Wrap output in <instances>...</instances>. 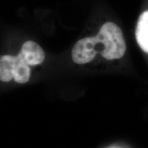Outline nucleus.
<instances>
[{"label": "nucleus", "instance_id": "nucleus-1", "mask_svg": "<svg viewBox=\"0 0 148 148\" xmlns=\"http://www.w3.org/2000/svg\"><path fill=\"white\" fill-rule=\"evenodd\" d=\"M98 41L103 46L101 54L107 60L121 58L125 54L126 45L120 27L112 22L104 23L97 36Z\"/></svg>", "mask_w": 148, "mask_h": 148}, {"label": "nucleus", "instance_id": "nucleus-2", "mask_svg": "<svg viewBox=\"0 0 148 148\" xmlns=\"http://www.w3.org/2000/svg\"><path fill=\"white\" fill-rule=\"evenodd\" d=\"M97 39L96 36L86 37L78 40L72 49V59L76 64L88 63L93 60L97 50Z\"/></svg>", "mask_w": 148, "mask_h": 148}, {"label": "nucleus", "instance_id": "nucleus-3", "mask_svg": "<svg viewBox=\"0 0 148 148\" xmlns=\"http://www.w3.org/2000/svg\"><path fill=\"white\" fill-rule=\"evenodd\" d=\"M18 57L28 65H36L43 62L45 54L43 49L34 41L25 42L22 46Z\"/></svg>", "mask_w": 148, "mask_h": 148}, {"label": "nucleus", "instance_id": "nucleus-4", "mask_svg": "<svg viewBox=\"0 0 148 148\" xmlns=\"http://www.w3.org/2000/svg\"><path fill=\"white\" fill-rule=\"evenodd\" d=\"M135 35L140 47L148 53V10L143 12L139 16Z\"/></svg>", "mask_w": 148, "mask_h": 148}, {"label": "nucleus", "instance_id": "nucleus-5", "mask_svg": "<svg viewBox=\"0 0 148 148\" xmlns=\"http://www.w3.org/2000/svg\"><path fill=\"white\" fill-rule=\"evenodd\" d=\"M16 56L10 55L1 56L0 58V79L1 82H10L13 79Z\"/></svg>", "mask_w": 148, "mask_h": 148}, {"label": "nucleus", "instance_id": "nucleus-6", "mask_svg": "<svg viewBox=\"0 0 148 148\" xmlns=\"http://www.w3.org/2000/svg\"><path fill=\"white\" fill-rule=\"evenodd\" d=\"M30 69L28 64L25 63L18 58V56H16L13 73L14 81L19 84L26 83L30 77Z\"/></svg>", "mask_w": 148, "mask_h": 148}]
</instances>
